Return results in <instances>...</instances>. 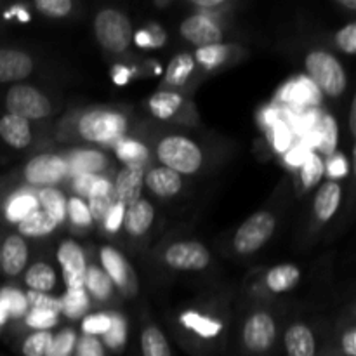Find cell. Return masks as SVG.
Returning a JSON list of instances; mask_svg holds the SVG:
<instances>
[{
  "instance_id": "obj_1",
  "label": "cell",
  "mask_w": 356,
  "mask_h": 356,
  "mask_svg": "<svg viewBox=\"0 0 356 356\" xmlns=\"http://www.w3.org/2000/svg\"><path fill=\"white\" fill-rule=\"evenodd\" d=\"M156 153H159L160 162L177 174L197 172L204 160L200 148L191 139L181 138V136L162 139Z\"/></svg>"
},
{
  "instance_id": "obj_2",
  "label": "cell",
  "mask_w": 356,
  "mask_h": 356,
  "mask_svg": "<svg viewBox=\"0 0 356 356\" xmlns=\"http://www.w3.org/2000/svg\"><path fill=\"white\" fill-rule=\"evenodd\" d=\"M309 80L330 97H337L346 89V73L341 63L327 52H312L306 58Z\"/></svg>"
},
{
  "instance_id": "obj_3",
  "label": "cell",
  "mask_w": 356,
  "mask_h": 356,
  "mask_svg": "<svg viewBox=\"0 0 356 356\" xmlns=\"http://www.w3.org/2000/svg\"><path fill=\"white\" fill-rule=\"evenodd\" d=\"M94 31L99 44L111 52H124L134 37L131 21L115 9H104L97 14Z\"/></svg>"
},
{
  "instance_id": "obj_4",
  "label": "cell",
  "mask_w": 356,
  "mask_h": 356,
  "mask_svg": "<svg viewBox=\"0 0 356 356\" xmlns=\"http://www.w3.org/2000/svg\"><path fill=\"white\" fill-rule=\"evenodd\" d=\"M127 122L111 111H89L79 122V131L87 141L113 143L124 136Z\"/></svg>"
},
{
  "instance_id": "obj_5",
  "label": "cell",
  "mask_w": 356,
  "mask_h": 356,
  "mask_svg": "<svg viewBox=\"0 0 356 356\" xmlns=\"http://www.w3.org/2000/svg\"><path fill=\"white\" fill-rule=\"evenodd\" d=\"M6 106L9 115L24 118V120H37L51 113V103L40 90L30 86L10 87L6 96Z\"/></svg>"
},
{
  "instance_id": "obj_6",
  "label": "cell",
  "mask_w": 356,
  "mask_h": 356,
  "mask_svg": "<svg viewBox=\"0 0 356 356\" xmlns=\"http://www.w3.org/2000/svg\"><path fill=\"white\" fill-rule=\"evenodd\" d=\"M275 232V218L270 212H257L250 216L236 232L233 245L240 254H250L263 247Z\"/></svg>"
},
{
  "instance_id": "obj_7",
  "label": "cell",
  "mask_w": 356,
  "mask_h": 356,
  "mask_svg": "<svg viewBox=\"0 0 356 356\" xmlns=\"http://www.w3.org/2000/svg\"><path fill=\"white\" fill-rule=\"evenodd\" d=\"M68 172V163L58 155H51V153H44L28 162L26 169H24V176L26 181L37 186H47L59 183L63 177Z\"/></svg>"
},
{
  "instance_id": "obj_8",
  "label": "cell",
  "mask_w": 356,
  "mask_h": 356,
  "mask_svg": "<svg viewBox=\"0 0 356 356\" xmlns=\"http://www.w3.org/2000/svg\"><path fill=\"white\" fill-rule=\"evenodd\" d=\"M209 250L198 242H179L169 247L165 252V261L174 270L198 271L209 264Z\"/></svg>"
},
{
  "instance_id": "obj_9",
  "label": "cell",
  "mask_w": 356,
  "mask_h": 356,
  "mask_svg": "<svg viewBox=\"0 0 356 356\" xmlns=\"http://www.w3.org/2000/svg\"><path fill=\"white\" fill-rule=\"evenodd\" d=\"M277 327L268 313H256L243 327V343L252 353H264L273 344Z\"/></svg>"
},
{
  "instance_id": "obj_10",
  "label": "cell",
  "mask_w": 356,
  "mask_h": 356,
  "mask_svg": "<svg viewBox=\"0 0 356 356\" xmlns=\"http://www.w3.org/2000/svg\"><path fill=\"white\" fill-rule=\"evenodd\" d=\"M58 261L63 268V273H65L68 291H79V289H83L87 266L82 249H80L75 242H72V240L63 242L58 250Z\"/></svg>"
},
{
  "instance_id": "obj_11",
  "label": "cell",
  "mask_w": 356,
  "mask_h": 356,
  "mask_svg": "<svg viewBox=\"0 0 356 356\" xmlns=\"http://www.w3.org/2000/svg\"><path fill=\"white\" fill-rule=\"evenodd\" d=\"M181 35L188 42L198 45V49L219 44L222 38V33L218 24L211 17L205 16V14H195V16L183 21V24H181Z\"/></svg>"
},
{
  "instance_id": "obj_12",
  "label": "cell",
  "mask_w": 356,
  "mask_h": 356,
  "mask_svg": "<svg viewBox=\"0 0 356 356\" xmlns=\"http://www.w3.org/2000/svg\"><path fill=\"white\" fill-rule=\"evenodd\" d=\"M145 184V170L138 165H127L118 172L115 181V198L117 204L129 207L141 198V190Z\"/></svg>"
},
{
  "instance_id": "obj_13",
  "label": "cell",
  "mask_w": 356,
  "mask_h": 356,
  "mask_svg": "<svg viewBox=\"0 0 356 356\" xmlns=\"http://www.w3.org/2000/svg\"><path fill=\"white\" fill-rule=\"evenodd\" d=\"M33 70V61L26 52L0 49V83L26 79Z\"/></svg>"
},
{
  "instance_id": "obj_14",
  "label": "cell",
  "mask_w": 356,
  "mask_h": 356,
  "mask_svg": "<svg viewBox=\"0 0 356 356\" xmlns=\"http://www.w3.org/2000/svg\"><path fill=\"white\" fill-rule=\"evenodd\" d=\"M306 146H315L325 155H334L337 146V122L330 115H322L315 127L305 134Z\"/></svg>"
},
{
  "instance_id": "obj_15",
  "label": "cell",
  "mask_w": 356,
  "mask_h": 356,
  "mask_svg": "<svg viewBox=\"0 0 356 356\" xmlns=\"http://www.w3.org/2000/svg\"><path fill=\"white\" fill-rule=\"evenodd\" d=\"M26 261L28 247L26 243H24L23 236H7L2 249H0V264H2V270L6 271L7 275H10V277H14V275L23 271Z\"/></svg>"
},
{
  "instance_id": "obj_16",
  "label": "cell",
  "mask_w": 356,
  "mask_h": 356,
  "mask_svg": "<svg viewBox=\"0 0 356 356\" xmlns=\"http://www.w3.org/2000/svg\"><path fill=\"white\" fill-rule=\"evenodd\" d=\"M0 138L13 148H26L31 143L30 124H28V120L16 117V115H3L0 118Z\"/></svg>"
},
{
  "instance_id": "obj_17",
  "label": "cell",
  "mask_w": 356,
  "mask_h": 356,
  "mask_svg": "<svg viewBox=\"0 0 356 356\" xmlns=\"http://www.w3.org/2000/svg\"><path fill=\"white\" fill-rule=\"evenodd\" d=\"M153 218H155L153 205L149 204L148 200L139 198L138 202H134L132 205L125 207L124 222H122V225H125V229H127L131 235L141 236L149 229Z\"/></svg>"
},
{
  "instance_id": "obj_18",
  "label": "cell",
  "mask_w": 356,
  "mask_h": 356,
  "mask_svg": "<svg viewBox=\"0 0 356 356\" xmlns=\"http://www.w3.org/2000/svg\"><path fill=\"white\" fill-rule=\"evenodd\" d=\"M115 204H117V198H115V191L111 184L106 179H103V177H97L92 190H90L89 205H87L90 218L103 221V219H106L108 212L113 209Z\"/></svg>"
},
{
  "instance_id": "obj_19",
  "label": "cell",
  "mask_w": 356,
  "mask_h": 356,
  "mask_svg": "<svg viewBox=\"0 0 356 356\" xmlns=\"http://www.w3.org/2000/svg\"><path fill=\"white\" fill-rule=\"evenodd\" d=\"M145 183L159 197H172L181 190V176L167 167H155L145 176Z\"/></svg>"
},
{
  "instance_id": "obj_20",
  "label": "cell",
  "mask_w": 356,
  "mask_h": 356,
  "mask_svg": "<svg viewBox=\"0 0 356 356\" xmlns=\"http://www.w3.org/2000/svg\"><path fill=\"white\" fill-rule=\"evenodd\" d=\"M285 350L289 356H315L316 346L312 330L305 325H292L285 332Z\"/></svg>"
},
{
  "instance_id": "obj_21",
  "label": "cell",
  "mask_w": 356,
  "mask_h": 356,
  "mask_svg": "<svg viewBox=\"0 0 356 356\" xmlns=\"http://www.w3.org/2000/svg\"><path fill=\"white\" fill-rule=\"evenodd\" d=\"M282 99L291 101L298 106H308V104L320 103V90L316 89L315 83L306 76H301L296 82H291L280 94Z\"/></svg>"
},
{
  "instance_id": "obj_22",
  "label": "cell",
  "mask_w": 356,
  "mask_h": 356,
  "mask_svg": "<svg viewBox=\"0 0 356 356\" xmlns=\"http://www.w3.org/2000/svg\"><path fill=\"white\" fill-rule=\"evenodd\" d=\"M341 202V186L334 181H327L318 190L315 198V214L320 221H329L336 214L337 207Z\"/></svg>"
},
{
  "instance_id": "obj_23",
  "label": "cell",
  "mask_w": 356,
  "mask_h": 356,
  "mask_svg": "<svg viewBox=\"0 0 356 356\" xmlns=\"http://www.w3.org/2000/svg\"><path fill=\"white\" fill-rule=\"evenodd\" d=\"M56 222L45 214L42 209H35L24 219H21L17 222V228L23 236H44L49 235L51 232H54Z\"/></svg>"
},
{
  "instance_id": "obj_24",
  "label": "cell",
  "mask_w": 356,
  "mask_h": 356,
  "mask_svg": "<svg viewBox=\"0 0 356 356\" xmlns=\"http://www.w3.org/2000/svg\"><path fill=\"white\" fill-rule=\"evenodd\" d=\"M101 263H103L104 270H106L108 278L111 282L118 285V287H124L129 280V268L127 263L124 261V257L117 252L111 247H104L101 250Z\"/></svg>"
},
{
  "instance_id": "obj_25",
  "label": "cell",
  "mask_w": 356,
  "mask_h": 356,
  "mask_svg": "<svg viewBox=\"0 0 356 356\" xmlns=\"http://www.w3.org/2000/svg\"><path fill=\"white\" fill-rule=\"evenodd\" d=\"M24 282L33 292H49L56 285V271L47 263H35L24 275Z\"/></svg>"
},
{
  "instance_id": "obj_26",
  "label": "cell",
  "mask_w": 356,
  "mask_h": 356,
  "mask_svg": "<svg viewBox=\"0 0 356 356\" xmlns=\"http://www.w3.org/2000/svg\"><path fill=\"white\" fill-rule=\"evenodd\" d=\"M301 278V271L294 266V264H282V266L273 268L268 273L266 284L273 292L280 294V292L289 291V289L296 287Z\"/></svg>"
},
{
  "instance_id": "obj_27",
  "label": "cell",
  "mask_w": 356,
  "mask_h": 356,
  "mask_svg": "<svg viewBox=\"0 0 356 356\" xmlns=\"http://www.w3.org/2000/svg\"><path fill=\"white\" fill-rule=\"evenodd\" d=\"M104 163H106L104 156L99 152H92V149L75 152L70 156V169L76 176H80V174L99 172L104 167Z\"/></svg>"
},
{
  "instance_id": "obj_28",
  "label": "cell",
  "mask_w": 356,
  "mask_h": 356,
  "mask_svg": "<svg viewBox=\"0 0 356 356\" xmlns=\"http://www.w3.org/2000/svg\"><path fill=\"white\" fill-rule=\"evenodd\" d=\"M38 204L42 205V211H44L56 225L65 221L66 202L65 197L61 195V191L54 190V188H44V190L38 193Z\"/></svg>"
},
{
  "instance_id": "obj_29",
  "label": "cell",
  "mask_w": 356,
  "mask_h": 356,
  "mask_svg": "<svg viewBox=\"0 0 356 356\" xmlns=\"http://www.w3.org/2000/svg\"><path fill=\"white\" fill-rule=\"evenodd\" d=\"M141 351L143 356H172L165 336L156 327H148L143 330Z\"/></svg>"
},
{
  "instance_id": "obj_30",
  "label": "cell",
  "mask_w": 356,
  "mask_h": 356,
  "mask_svg": "<svg viewBox=\"0 0 356 356\" xmlns=\"http://www.w3.org/2000/svg\"><path fill=\"white\" fill-rule=\"evenodd\" d=\"M193 58L190 54H179L169 63L165 80L169 86H183L193 72Z\"/></svg>"
},
{
  "instance_id": "obj_31",
  "label": "cell",
  "mask_w": 356,
  "mask_h": 356,
  "mask_svg": "<svg viewBox=\"0 0 356 356\" xmlns=\"http://www.w3.org/2000/svg\"><path fill=\"white\" fill-rule=\"evenodd\" d=\"M181 106V96L174 92H156L149 99V110L156 118H170Z\"/></svg>"
},
{
  "instance_id": "obj_32",
  "label": "cell",
  "mask_w": 356,
  "mask_h": 356,
  "mask_svg": "<svg viewBox=\"0 0 356 356\" xmlns=\"http://www.w3.org/2000/svg\"><path fill=\"white\" fill-rule=\"evenodd\" d=\"M87 289H89L90 294L94 296L99 301H104L111 296V280L108 278V275H104L103 271L97 270V268H87L86 271V282H83Z\"/></svg>"
},
{
  "instance_id": "obj_33",
  "label": "cell",
  "mask_w": 356,
  "mask_h": 356,
  "mask_svg": "<svg viewBox=\"0 0 356 356\" xmlns=\"http://www.w3.org/2000/svg\"><path fill=\"white\" fill-rule=\"evenodd\" d=\"M117 156L127 165L143 167V163L148 159V149L141 143L125 139V141H120L117 145Z\"/></svg>"
},
{
  "instance_id": "obj_34",
  "label": "cell",
  "mask_w": 356,
  "mask_h": 356,
  "mask_svg": "<svg viewBox=\"0 0 356 356\" xmlns=\"http://www.w3.org/2000/svg\"><path fill=\"white\" fill-rule=\"evenodd\" d=\"M181 322H183V325H186L188 329H193L195 332L202 337H214L218 336V332L221 330V325H219L218 322H212V320L197 315V313H184Z\"/></svg>"
},
{
  "instance_id": "obj_35",
  "label": "cell",
  "mask_w": 356,
  "mask_h": 356,
  "mask_svg": "<svg viewBox=\"0 0 356 356\" xmlns=\"http://www.w3.org/2000/svg\"><path fill=\"white\" fill-rule=\"evenodd\" d=\"M38 205L37 198L31 195H19V197L13 198L10 204L7 205V218L14 222H19L21 219L26 218L31 211H35Z\"/></svg>"
},
{
  "instance_id": "obj_36",
  "label": "cell",
  "mask_w": 356,
  "mask_h": 356,
  "mask_svg": "<svg viewBox=\"0 0 356 356\" xmlns=\"http://www.w3.org/2000/svg\"><path fill=\"white\" fill-rule=\"evenodd\" d=\"M76 344V334L72 329L61 330L58 336H52L51 346L45 356H70Z\"/></svg>"
},
{
  "instance_id": "obj_37",
  "label": "cell",
  "mask_w": 356,
  "mask_h": 356,
  "mask_svg": "<svg viewBox=\"0 0 356 356\" xmlns=\"http://www.w3.org/2000/svg\"><path fill=\"white\" fill-rule=\"evenodd\" d=\"M0 306L6 309L7 315L13 316H21L28 308L26 298H24L21 292L14 291V289H6V291L0 294Z\"/></svg>"
},
{
  "instance_id": "obj_38",
  "label": "cell",
  "mask_w": 356,
  "mask_h": 356,
  "mask_svg": "<svg viewBox=\"0 0 356 356\" xmlns=\"http://www.w3.org/2000/svg\"><path fill=\"white\" fill-rule=\"evenodd\" d=\"M302 183L306 188H313L320 179H322L323 174V162L318 155L315 153H309L308 159L302 163Z\"/></svg>"
},
{
  "instance_id": "obj_39",
  "label": "cell",
  "mask_w": 356,
  "mask_h": 356,
  "mask_svg": "<svg viewBox=\"0 0 356 356\" xmlns=\"http://www.w3.org/2000/svg\"><path fill=\"white\" fill-rule=\"evenodd\" d=\"M51 332H35L24 341L23 355L24 356H45L49 346H51Z\"/></svg>"
},
{
  "instance_id": "obj_40",
  "label": "cell",
  "mask_w": 356,
  "mask_h": 356,
  "mask_svg": "<svg viewBox=\"0 0 356 356\" xmlns=\"http://www.w3.org/2000/svg\"><path fill=\"white\" fill-rule=\"evenodd\" d=\"M228 56V49L221 44L207 45V47H200L197 51V59L207 68H216L221 65Z\"/></svg>"
},
{
  "instance_id": "obj_41",
  "label": "cell",
  "mask_w": 356,
  "mask_h": 356,
  "mask_svg": "<svg viewBox=\"0 0 356 356\" xmlns=\"http://www.w3.org/2000/svg\"><path fill=\"white\" fill-rule=\"evenodd\" d=\"M26 302L33 309H38V312H51L56 313V315L63 309V301L51 298V296L47 294H42V292H28Z\"/></svg>"
},
{
  "instance_id": "obj_42",
  "label": "cell",
  "mask_w": 356,
  "mask_h": 356,
  "mask_svg": "<svg viewBox=\"0 0 356 356\" xmlns=\"http://www.w3.org/2000/svg\"><path fill=\"white\" fill-rule=\"evenodd\" d=\"M87 306H89V301H87V296L83 292V289L68 291L65 301H63L61 312H65L68 316H79L86 312Z\"/></svg>"
},
{
  "instance_id": "obj_43",
  "label": "cell",
  "mask_w": 356,
  "mask_h": 356,
  "mask_svg": "<svg viewBox=\"0 0 356 356\" xmlns=\"http://www.w3.org/2000/svg\"><path fill=\"white\" fill-rule=\"evenodd\" d=\"M111 323L108 332L104 334V343L111 348V350H118L124 346L125 343V325L124 320L120 316H110Z\"/></svg>"
},
{
  "instance_id": "obj_44",
  "label": "cell",
  "mask_w": 356,
  "mask_h": 356,
  "mask_svg": "<svg viewBox=\"0 0 356 356\" xmlns=\"http://www.w3.org/2000/svg\"><path fill=\"white\" fill-rule=\"evenodd\" d=\"M35 7L45 16L63 17L72 10L73 6L70 0H37Z\"/></svg>"
},
{
  "instance_id": "obj_45",
  "label": "cell",
  "mask_w": 356,
  "mask_h": 356,
  "mask_svg": "<svg viewBox=\"0 0 356 356\" xmlns=\"http://www.w3.org/2000/svg\"><path fill=\"white\" fill-rule=\"evenodd\" d=\"M66 211H68L70 218H72V221L75 222V225L79 226H89L90 222H92V218H90V212H89V207H87L86 204H83L80 198L73 197L68 200V207H66Z\"/></svg>"
},
{
  "instance_id": "obj_46",
  "label": "cell",
  "mask_w": 356,
  "mask_h": 356,
  "mask_svg": "<svg viewBox=\"0 0 356 356\" xmlns=\"http://www.w3.org/2000/svg\"><path fill=\"white\" fill-rule=\"evenodd\" d=\"M110 316L104 315V313H97V315H90L83 320L82 329L87 336L94 337L97 336V334H106L108 329H110Z\"/></svg>"
},
{
  "instance_id": "obj_47",
  "label": "cell",
  "mask_w": 356,
  "mask_h": 356,
  "mask_svg": "<svg viewBox=\"0 0 356 356\" xmlns=\"http://www.w3.org/2000/svg\"><path fill=\"white\" fill-rule=\"evenodd\" d=\"M26 323L30 327H33V329H37V332H47L49 327H54L58 323V315L51 312H38V309H33L26 316Z\"/></svg>"
},
{
  "instance_id": "obj_48",
  "label": "cell",
  "mask_w": 356,
  "mask_h": 356,
  "mask_svg": "<svg viewBox=\"0 0 356 356\" xmlns=\"http://www.w3.org/2000/svg\"><path fill=\"white\" fill-rule=\"evenodd\" d=\"M273 143L275 148H277L278 152H289V148H291L292 145V134L287 124L277 122V124L273 125Z\"/></svg>"
},
{
  "instance_id": "obj_49",
  "label": "cell",
  "mask_w": 356,
  "mask_h": 356,
  "mask_svg": "<svg viewBox=\"0 0 356 356\" xmlns=\"http://www.w3.org/2000/svg\"><path fill=\"white\" fill-rule=\"evenodd\" d=\"M337 45L343 49L348 54H355L356 52V24L350 23L346 28L337 31Z\"/></svg>"
},
{
  "instance_id": "obj_50",
  "label": "cell",
  "mask_w": 356,
  "mask_h": 356,
  "mask_svg": "<svg viewBox=\"0 0 356 356\" xmlns=\"http://www.w3.org/2000/svg\"><path fill=\"white\" fill-rule=\"evenodd\" d=\"M76 356H104V355H103V348H101L99 341L94 339V337L90 336H86L80 339Z\"/></svg>"
},
{
  "instance_id": "obj_51",
  "label": "cell",
  "mask_w": 356,
  "mask_h": 356,
  "mask_svg": "<svg viewBox=\"0 0 356 356\" xmlns=\"http://www.w3.org/2000/svg\"><path fill=\"white\" fill-rule=\"evenodd\" d=\"M96 181H97V176H94V174H80V176L75 177L73 188H75L76 193L82 195V197H89L90 190H92Z\"/></svg>"
},
{
  "instance_id": "obj_52",
  "label": "cell",
  "mask_w": 356,
  "mask_h": 356,
  "mask_svg": "<svg viewBox=\"0 0 356 356\" xmlns=\"http://www.w3.org/2000/svg\"><path fill=\"white\" fill-rule=\"evenodd\" d=\"M125 207L122 204H115L113 209L106 216V229L108 232H117L120 225L124 222Z\"/></svg>"
},
{
  "instance_id": "obj_53",
  "label": "cell",
  "mask_w": 356,
  "mask_h": 356,
  "mask_svg": "<svg viewBox=\"0 0 356 356\" xmlns=\"http://www.w3.org/2000/svg\"><path fill=\"white\" fill-rule=\"evenodd\" d=\"M348 172V162L343 155H336L334 153L332 159L327 163V174L330 177H343Z\"/></svg>"
},
{
  "instance_id": "obj_54",
  "label": "cell",
  "mask_w": 356,
  "mask_h": 356,
  "mask_svg": "<svg viewBox=\"0 0 356 356\" xmlns=\"http://www.w3.org/2000/svg\"><path fill=\"white\" fill-rule=\"evenodd\" d=\"M308 155H309L308 146L306 145L296 146V148H292L291 152L287 153V162L291 163V165H302L305 160L308 159Z\"/></svg>"
},
{
  "instance_id": "obj_55",
  "label": "cell",
  "mask_w": 356,
  "mask_h": 356,
  "mask_svg": "<svg viewBox=\"0 0 356 356\" xmlns=\"http://www.w3.org/2000/svg\"><path fill=\"white\" fill-rule=\"evenodd\" d=\"M343 351L348 356H356V330L350 329L343 336Z\"/></svg>"
},
{
  "instance_id": "obj_56",
  "label": "cell",
  "mask_w": 356,
  "mask_h": 356,
  "mask_svg": "<svg viewBox=\"0 0 356 356\" xmlns=\"http://www.w3.org/2000/svg\"><path fill=\"white\" fill-rule=\"evenodd\" d=\"M129 75H131V72H129L127 68H124V66H117V68H115V73H113L115 83H118V86H124V83L129 80Z\"/></svg>"
},
{
  "instance_id": "obj_57",
  "label": "cell",
  "mask_w": 356,
  "mask_h": 356,
  "mask_svg": "<svg viewBox=\"0 0 356 356\" xmlns=\"http://www.w3.org/2000/svg\"><path fill=\"white\" fill-rule=\"evenodd\" d=\"M136 42H138L141 47H153V40H152V35H149L148 30H143L136 35Z\"/></svg>"
},
{
  "instance_id": "obj_58",
  "label": "cell",
  "mask_w": 356,
  "mask_h": 356,
  "mask_svg": "<svg viewBox=\"0 0 356 356\" xmlns=\"http://www.w3.org/2000/svg\"><path fill=\"white\" fill-rule=\"evenodd\" d=\"M278 118H280V111L278 110H268L266 115H264V122H266L268 125H271V127H273L277 122H280Z\"/></svg>"
},
{
  "instance_id": "obj_59",
  "label": "cell",
  "mask_w": 356,
  "mask_h": 356,
  "mask_svg": "<svg viewBox=\"0 0 356 356\" xmlns=\"http://www.w3.org/2000/svg\"><path fill=\"white\" fill-rule=\"evenodd\" d=\"M195 6L202 7V9H211V7H218L221 0H195Z\"/></svg>"
},
{
  "instance_id": "obj_60",
  "label": "cell",
  "mask_w": 356,
  "mask_h": 356,
  "mask_svg": "<svg viewBox=\"0 0 356 356\" xmlns=\"http://www.w3.org/2000/svg\"><path fill=\"white\" fill-rule=\"evenodd\" d=\"M355 117H356V101L351 103V113H350V129H351V134H356V122H355Z\"/></svg>"
},
{
  "instance_id": "obj_61",
  "label": "cell",
  "mask_w": 356,
  "mask_h": 356,
  "mask_svg": "<svg viewBox=\"0 0 356 356\" xmlns=\"http://www.w3.org/2000/svg\"><path fill=\"white\" fill-rule=\"evenodd\" d=\"M339 3L341 6H344V7H348V9H356V2L355 0H339Z\"/></svg>"
},
{
  "instance_id": "obj_62",
  "label": "cell",
  "mask_w": 356,
  "mask_h": 356,
  "mask_svg": "<svg viewBox=\"0 0 356 356\" xmlns=\"http://www.w3.org/2000/svg\"><path fill=\"white\" fill-rule=\"evenodd\" d=\"M6 318H7V313H6V309H3L2 306H0V325H2V323L6 322Z\"/></svg>"
},
{
  "instance_id": "obj_63",
  "label": "cell",
  "mask_w": 356,
  "mask_h": 356,
  "mask_svg": "<svg viewBox=\"0 0 356 356\" xmlns=\"http://www.w3.org/2000/svg\"><path fill=\"white\" fill-rule=\"evenodd\" d=\"M0 268H2V264H0Z\"/></svg>"
}]
</instances>
